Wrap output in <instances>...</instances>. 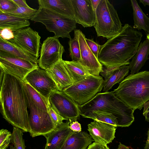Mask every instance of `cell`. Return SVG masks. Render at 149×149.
I'll list each match as a JSON object with an SVG mask.
<instances>
[{
  "label": "cell",
  "mask_w": 149,
  "mask_h": 149,
  "mask_svg": "<svg viewBox=\"0 0 149 149\" xmlns=\"http://www.w3.org/2000/svg\"><path fill=\"white\" fill-rule=\"evenodd\" d=\"M143 36L142 33L128 24L120 32L101 46L98 59L104 66L100 74L107 79L120 67L128 65L137 52Z\"/></svg>",
  "instance_id": "6da1fadb"
},
{
  "label": "cell",
  "mask_w": 149,
  "mask_h": 149,
  "mask_svg": "<svg viewBox=\"0 0 149 149\" xmlns=\"http://www.w3.org/2000/svg\"><path fill=\"white\" fill-rule=\"evenodd\" d=\"M1 83V111L3 118L14 127L29 132L28 104L23 81L4 73Z\"/></svg>",
  "instance_id": "7a4b0ae2"
},
{
  "label": "cell",
  "mask_w": 149,
  "mask_h": 149,
  "mask_svg": "<svg viewBox=\"0 0 149 149\" xmlns=\"http://www.w3.org/2000/svg\"><path fill=\"white\" fill-rule=\"evenodd\" d=\"M79 107L81 116L97 110L112 114L117 118V127H128L134 119V110L116 96L113 91L97 93Z\"/></svg>",
  "instance_id": "3957f363"
},
{
  "label": "cell",
  "mask_w": 149,
  "mask_h": 149,
  "mask_svg": "<svg viewBox=\"0 0 149 149\" xmlns=\"http://www.w3.org/2000/svg\"><path fill=\"white\" fill-rule=\"evenodd\" d=\"M113 91L116 96L134 111L141 110L149 100V71L129 75Z\"/></svg>",
  "instance_id": "277c9868"
},
{
  "label": "cell",
  "mask_w": 149,
  "mask_h": 149,
  "mask_svg": "<svg viewBox=\"0 0 149 149\" xmlns=\"http://www.w3.org/2000/svg\"><path fill=\"white\" fill-rule=\"evenodd\" d=\"M31 20L43 24L47 30L54 34L58 38H71L70 33L76 29V22L71 17L61 14L49 9L39 6Z\"/></svg>",
  "instance_id": "5b68a950"
},
{
  "label": "cell",
  "mask_w": 149,
  "mask_h": 149,
  "mask_svg": "<svg viewBox=\"0 0 149 149\" xmlns=\"http://www.w3.org/2000/svg\"><path fill=\"white\" fill-rule=\"evenodd\" d=\"M93 26L97 37L109 39L119 34L123 26L116 10L107 0H100L96 10Z\"/></svg>",
  "instance_id": "8992f818"
},
{
  "label": "cell",
  "mask_w": 149,
  "mask_h": 149,
  "mask_svg": "<svg viewBox=\"0 0 149 149\" xmlns=\"http://www.w3.org/2000/svg\"><path fill=\"white\" fill-rule=\"evenodd\" d=\"M102 77L91 75L86 78L73 83L62 91L78 105L86 103L92 99L103 88Z\"/></svg>",
  "instance_id": "52a82bcc"
},
{
  "label": "cell",
  "mask_w": 149,
  "mask_h": 149,
  "mask_svg": "<svg viewBox=\"0 0 149 149\" xmlns=\"http://www.w3.org/2000/svg\"><path fill=\"white\" fill-rule=\"evenodd\" d=\"M0 66L4 73L14 76L22 81L29 73L39 67L38 64L1 51Z\"/></svg>",
  "instance_id": "ba28073f"
},
{
  "label": "cell",
  "mask_w": 149,
  "mask_h": 149,
  "mask_svg": "<svg viewBox=\"0 0 149 149\" xmlns=\"http://www.w3.org/2000/svg\"><path fill=\"white\" fill-rule=\"evenodd\" d=\"M51 106L65 120L70 123L79 119L80 111L79 105L62 91H57L50 96Z\"/></svg>",
  "instance_id": "9c48e42d"
},
{
  "label": "cell",
  "mask_w": 149,
  "mask_h": 149,
  "mask_svg": "<svg viewBox=\"0 0 149 149\" xmlns=\"http://www.w3.org/2000/svg\"><path fill=\"white\" fill-rule=\"evenodd\" d=\"M65 52L64 47L58 38L54 36L47 37L41 46L38 66L46 70L50 69L62 59Z\"/></svg>",
  "instance_id": "30bf717a"
},
{
  "label": "cell",
  "mask_w": 149,
  "mask_h": 149,
  "mask_svg": "<svg viewBox=\"0 0 149 149\" xmlns=\"http://www.w3.org/2000/svg\"><path fill=\"white\" fill-rule=\"evenodd\" d=\"M23 81L29 84L49 102L50 95L58 91L56 84L47 70L39 67L29 73Z\"/></svg>",
  "instance_id": "8fae6325"
},
{
  "label": "cell",
  "mask_w": 149,
  "mask_h": 149,
  "mask_svg": "<svg viewBox=\"0 0 149 149\" xmlns=\"http://www.w3.org/2000/svg\"><path fill=\"white\" fill-rule=\"evenodd\" d=\"M13 33V39L9 41L38 59L40 53L41 38L38 32L28 27Z\"/></svg>",
  "instance_id": "7c38bea8"
},
{
  "label": "cell",
  "mask_w": 149,
  "mask_h": 149,
  "mask_svg": "<svg viewBox=\"0 0 149 149\" xmlns=\"http://www.w3.org/2000/svg\"><path fill=\"white\" fill-rule=\"evenodd\" d=\"M29 134L34 137L38 136H45L56 128L48 112L41 111L29 108Z\"/></svg>",
  "instance_id": "4fadbf2b"
},
{
  "label": "cell",
  "mask_w": 149,
  "mask_h": 149,
  "mask_svg": "<svg viewBox=\"0 0 149 149\" xmlns=\"http://www.w3.org/2000/svg\"><path fill=\"white\" fill-rule=\"evenodd\" d=\"M74 36L78 40L81 52V60L79 63L86 69L90 74L99 76L103 66L88 47L85 35L80 30H74Z\"/></svg>",
  "instance_id": "5bb4252c"
},
{
  "label": "cell",
  "mask_w": 149,
  "mask_h": 149,
  "mask_svg": "<svg viewBox=\"0 0 149 149\" xmlns=\"http://www.w3.org/2000/svg\"><path fill=\"white\" fill-rule=\"evenodd\" d=\"M71 1L73 19L76 23L84 27L93 26L95 22V13L92 8L91 0H71Z\"/></svg>",
  "instance_id": "9a60e30c"
},
{
  "label": "cell",
  "mask_w": 149,
  "mask_h": 149,
  "mask_svg": "<svg viewBox=\"0 0 149 149\" xmlns=\"http://www.w3.org/2000/svg\"><path fill=\"white\" fill-rule=\"evenodd\" d=\"M116 129L112 125L95 120L88 125V130L95 142L104 145L114 139Z\"/></svg>",
  "instance_id": "2e32d148"
},
{
  "label": "cell",
  "mask_w": 149,
  "mask_h": 149,
  "mask_svg": "<svg viewBox=\"0 0 149 149\" xmlns=\"http://www.w3.org/2000/svg\"><path fill=\"white\" fill-rule=\"evenodd\" d=\"M70 122L68 121L56 127L45 137L46 143L45 149H60L72 132L69 127Z\"/></svg>",
  "instance_id": "e0dca14e"
},
{
  "label": "cell",
  "mask_w": 149,
  "mask_h": 149,
  "mask_svg": "<svg viewBox=\"0 0 149 149\" xmlns=\"http://www.w3.org/2000/svg\"><path fill=\"white\" fill-rule=\"evenodd\" d=\"M46 70L55 82L59 91H62L73 84L62 59L51 68Z\"/></svg>",
  "instance_id": "ac0fdd59"
},
{
  "label": "cell",
  "mask_w": 149,
  "mask_h": 149,
  "mask_svg": "<svg viewBox=\"0 0 149 149\" xmlns=\"http://www.w3.org/2000/svg\"><path fill=\"white\" fill-rule=\"evenodd\" d=\"M23 82L28 108L40 111L48 112L49 102L28 83Z\"/></svg>",
  "instance_id": "d6986e66"
},
{
  "label": "cell",
  "mask_w": 149,
  "mask_h": 149,
  "mask_svg": "<svg viewBox=\"0 0 149 149\" xmlns=\"http://www.w3.org/2000/svg\"><path fill=\"white\" fill-rule=\"evenodd\" d=\"M86 132H72L60 149H86L94 140Z\"/></svg>",
  "instance_id": "ffe728a7"
},
{
  "label": "cell",
  "mask_w": 149,
  "mask_h": 149,
  "mask_svg": "<svg viewBox=\"0 0 149 149\" xmlns=\"http://www.w3.org/2000/svg\"><path fill=\"white\" fill-rule=\"evenodd\" d=\"M39 6L47 8L61 14L73 18L71 0H38Z\"/></svg>",
  "instance_id": "44dd1931"
},
{
  "label": "cell",
  "mask_w": 149,
  "mask_h": 149,
  "mask_svg": "<svg viewBox=\"0 0 149 149\" xmlns=\"http://www.w3.org/2000/svg\"><path fill=\"white\" fill-rule=\"evenodd\" d=\"M149 54V40L146 38L143 42L139 44L136 53L130 62L129 65L131 74L139 72L148 59Z\"/></svg>",
  "instance_id": "7402d4cb"
},
{
  "label": "cell",
  "mask_w": 149,
  "mask_h": 149,
  "mask_svg": "<svg viewBox=\"0 0 149 149\" xmlns=\"http://www.w3.org/2000/svg\"><path fill=\"white\" fill-rule=\"evenodd\" d=\"M30 25L28 19L0 11V29H8L14 32Z\"/></svg>",
  "instance_id": "603a6c76"
},
{
  "label": "cell",
  "mask_w": 149,
  "mask_h": 149,
  "mask_svg": "<svg viewBox=\"0 0 149 149\" xmlns=\"http://www.w3.org/2000/svg\"><path fill=\"white\" fill-rule=\"evenodd\" d=\"M0 51L38 64V60L15 43L0 37Z\"/></svg>",
  "instance_id": "cb8c5ba5"
},
{
  "label": "cell",
  "mask_w": 149,
  "mask_h": 149,
  "mask_svg": "<svg viewBox=\"0 0 149 149\" xmlns=\"http://www.w3.org/2000/svg\"><path fill=\"white\" fill-rule=\"evenodd\" d=\"M133 10L135 29H143L148 34L149 33V18L143 12L136 0L130 1Z\"/></svg>",
  "instance_id": "d4e9b609"
},
{
  "label": "cell",
  "mask_w": 149,
  "mask_h": 149,
  "mask_svg": "<svg viewBox=\"0 0 149 149\" xmlns=\"http://www.w3.org/2000/svg\"><path fill=\"white\" fill-rule=\"evenodd\" d=\"M63 61L73 83L85 79L91 75L86 69L77 62L63 60Z\"/></svg>",
  "instance_id": "484cf974"
},
{
  "label": "cell",
  "mask_w": 149,
  "mask_h": 149,
  "mask_svg": "<svg viewBox=\"0 0 149 149\" xmlns=\"http://www.w3.org/2000/svg\"><path fill=\"white\" fill-rule=\"evenodd\" d=\"M129 70V65H125L115 70L107 79L104 80V92H108L115 84L122 81L128 74Z\"/></svg>",
  "instance_id": "4316f807"
},
{
  "label": "cell",
  "mask_w": 149,
  "mask_h": 149,
  "mask_svg": "<svg viewBox=\"0 0 149 149\" xmlns=\"http://www.w3.org/2000/svg\"><path fill=\"white\" fill-rule=\"evenodd\" d=\"M81 116L84 118L92 119L94 120L112 125L116 127H117V118L111 113L97 110Z\"/></svg>",
  "instance_id": "83f0119b"
},
{
  "label": "cell",
  "mask_w": 149,
  "mask_h": 149,
  "mask_svg": "<svg viewBox=\"0 0 149 149\" xmlns=\"http://www.w3.org/2000/svg\"><path fill=\"white\" fill-rule=\"evenodd\" d=\"M68 44L70 55L72 61L80 62L81 60V57L78 39L74 36L73 38H71L68 41Z\"/></svg>",
  "instance_id": "f1b7e54d"
},
{
  "label": "cell",
  "mask_w": 149,
  "mask_h": 149,
  "mask_svg": "<svg viewBox=\"0 0 149 149\" xmlns=\"http://www.w3.org/2000/svg\"><path fill=\"white\" fill-rule=\"evenodd\" d=\"M23 131L21 129L13 127L11 142L16 149H25V146L23 138Z\"/></svg>",
  "instance_id": "f546056e"
},
{
  "label": "cell",
  "mask_w": 149,
  "mask_h": 149,
  "mask_svg": "<svg viewBox=\"0 0 149 149\" xmlns=\"http://www.w3.org/2000/svg\"><path fill=\"white\" fill-rule=\"evenodd\" d=\"M37 10H38L36 9H33L31 7H18L15 10L6 13L28 20H31L35 15Z\"/></svg>",
  "instance_id": "4dcf8cb0"
},
{
  "label": "cell",
  "mask_w": 149,
  "mask_h": 149,
  "mask_svg": "<svg viewBox=\"0 0 149 149\" xmlns=\"http://www.w3.org/2000/svg\"><path fill=\"white\" fill-rule=\"evenodd\" d=\"M12 133L7 130L0 131V149H6L11 142Z\"/></svg>",
  "instance_id": "1f68e13d"
},
{
  "label": "cell",
  "mask_w": 149,
  "mask_h": 149,
  "mask_svg": "<svg viewBox=\"0 0 149 149\" xmlns=\"http://www.w3.org/2000/svg\"><path fill=\"white\" fill-rule=\"evenodd\" d=\"M48 112L52 121L56 127L60 126L63 123V121L65 120V119L54 109L50 103L48 106Z\"/></svg>",
  "instance_id": "d6a6232c"
},
{
  "label": "cell",
  "mask_w": 149,
  "mask_h": 149,
  "mask_svg": "<svg viewBox=\"0 0 149 149\" xmlns=\"http://www.w3.org/2000/svg\"><path fill=\"white\" fill-rule=\"evenodd\" d=\"M17 7L12 0H0V11L9 13L15 10Z\"/></svg>",
  "instance_id": "836d02e7"
},
{
  "label": "cell",
  "mask_w": 149,
  "mask_h": 149,
  "mask_svg": "<svg viewBox=\"0 0 149 149\" xmlns=\"http://www.w3.org/2000/svg\"><path fill=\"white\" fill-rule=\"evenodd\" d=\"M86 40L90 50L98 58V55L101 45L94 41L93 39L86 38Z\"/></svg>",
  "instance_id": "e575fe53"
},
{
  "label": "cell",
  "mask_w": 149,
  "mask_h": 149,
  "mask_svg": "<svg viewBox=\"0 0 149 149\" xmlns=\"http://www.w3.org/2000/svg\"><path fill=\"white\" fill-rule=\"evenodd\" d=\"M0 36L2 38L5 40H10L13 39L14 33L11 30L8 29H0Z\"/></svg>",
  "instance_id": "d590c367"
},
{
  "label": "cell",
  "mask_w": 149,
  "mask_h": 149,
  "mask_svg": "<svg viewBox=\"0 0 149 149\" xmlns=\"http://www.w3.org/2000/svg\"><path fill=\"white\" fill-rule=\"evenodd\" d=\"M69 127L70 130L73 132H79L81 131V125L77 121L70 123Z\"/></svg>",
  "instance_id": "8d00e7d4"
},
{
  "label": "cell",
  "mask_w": 149,
  "mask_h": 149,
  "mask_svg": "<svg viewBox=\"0 0 149 149\" xmlns=\"http://www.w3.org/2000/svg\"><path fill=\"white\" fill-rule=\"evenodd\" d=\"M143 115L146 121L149 122V100L143 105Z\"/></svg>",
  "instance_id": "74e56055"
},
{
  "label": "cell",
  "mask_w": 149,
  "mask_h": 149,
  "mask_svg": "<svg viewBox=\"0 0 149 149\" xmlns=\"http://www.w3.org/2000/svg\"><path fill=\"white\" fill-rule=\"evenodd\" d=\"M87 149H109L107 145L100 144L95 142L89 145Z\"/></svg>",
  "instance_id": "f35d334b"
},
{
  "label": "cell",
  "mask_w": 149,
  "mask_h": 149,
  "mask_svg": "<svg viewBox=\"0 0 149 149\" xmlns=\"http://www.w3.org/2000/svg\"><path fill=\"white\" fill-rule=\"evenodd\" d=\"M15 4L17 7H22L26 8H30L27 4L25 0H12Z\"/></svg>",
  "instance_id": "ab89813d"
},
{
  "label": "cell",
  "mask_w": 149,
  "mask_h": 149,
  "mask_svg": "<svg viewBox=\"0 0 149 149\" xmlns=\"http://www.w3.org/2000/svg\"><path fill=\"white\" fill-rule=\"evenodd\" d=\"M100 1V0H91L92 8L93 10L95 12Z\"/></svg>",
  "instance_id": "60d3db41"
},
{
  "label": "cell",
  "mask_w": 149,
  "mask_h": 149,
  "mask_svg": "<svg viewBox=\"0 0 149 149\" xmlns=\"http://www.w3.org/2000/svg\"><path fill=\"white\" fill-rule=\"evenodd\" d=\"M148 136L144 149H149V129L148 132Z\"/></svg>",
  "instance_id": "b9f144b4"
},
{
  "label": "cell",
  "mask_w": 149,
  "mask_h": 149,
  "mask_svg": "<svg viewBox=\"0 0 149 149\" xmlns=\"http://www.w3.org/2000/svg\"><path fill=\"white\" fill-rule=\"evenodd\" d=\"M117 149H130L129 148L125 145L122 144L120 142L118 146Z\"/></svg>",
  "instance_id": "7bdbcfd3"
},
{
  "label": "cell",
  "mask_w": 149,
  "mask_h": 149,
  "mask_svg": "<svg viewBox=\"0 0 149 149\" xmlns=\"http://www.w3.org/2000/svg\"><path fill=\"white\" fill-rule=\"evenodd\" d=\"M139 1L142 3L144 6L147 5L149 6V0H140Z\"/></svg>",
  "instance_id": "ee69618b"
},
{
  "label": "cell",
  "mask_w": 149,
  "mask_h": 149,
  "mask_svg": "<svg viewBox=\"0 0 149 149\" xmlns=\"http://www.w3.org/2000/svg\"><path fill=\"white\" fill-rule=\"evenodd\" d=\"M16 149L15 147L12 145H10V149Z\"/></svg>",
  "instance_id": "f6af8a7d"
},
{
  "label": "cell",
  "mask_w": 149,
  "mask_h": 149,
  "mask_svg": "<svg viewBox=\"0 0 149 149\" xmlns=\"http://www.w3.org/2000/svg\"><path fill=\"white\" fill-rule=\"evenodd\" d=\"M147 39L149 40V33L148 34H147Z\"/></svg>",
  "instance_id": "bcb514c9"
}]
</instances>
